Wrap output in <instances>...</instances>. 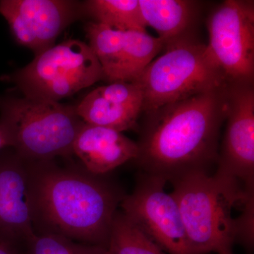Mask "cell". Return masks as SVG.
<instances>
[{"instance_id":"cell-2","label":"cell","mask_w":254,"mask_h":254,"mask_svg":"<svg viewBox=\"0 0 254 254\" xmlns=\"http://www.w3.org/2000/svg\"><path fill=\"white\" fill-rule=\"evenodd\" d=\"M228 85L147 114L135 160L145 175L172 182L188 174L208 173L218 162Z\"/></svg>"},{"instance_id":"cell-12","label":"cell","mask_w":254,"mask_h":254,"mask_svg":"<svg viewBox=\"0 0 254 254\" xmlns=\"http://www.w3.org/2000/svg\"><path fill=\"white\" fill-rule=\"evenodd\" d=\"M138 154L137 143L122 132L85 123L73 144V155L79 159L82 166L99 176L136 160Z\"/></svg>"},{"instance_id":"cell-5","label":"cell","mask_w":254,"mask_h":254,"mask_svg":"<svg viewBox=\"0 0 254 254\" xmlns=\"http://www.w3.org/2000/svg\"><path fill=\"white\" fill-rule=\"evenodd\" d=\"M135 80L143 93L141 112L148 114L171 103L218 89L230 83L206 45L185 36L164 46Z\"/></svg>"},{"instance_id":"cell-16","label":"cell","mask_w":254,"mask_h":254,"mask_svg":"<svg viewBox=\"0 0 254 254\" xmlns=\"http://www.w3.org/2000/svg\"><path fill=\"white\" fill-rule=\"evenodd\" d=\"M123 62L120 81L133 82L163 50V41L158 37L138 30L125 31Z\"/></svg>"},{"instance_id":"cell-9","label":"cell","mask_w":254,"mask_h":254,"mask_svg":"<svg viewBox=\"0 0 254 254\" xmlns=\"http://www.w3.org/2000/svg\"><path fill=\"white\" fill-rule=\"evenodd\" d=\"M226 130L218 155L217 175L254 193V90L252 83L227 87Z\"/></svg>"},{"instance_id":"cell-21","label":"cell","mask_w":254,"mask_h":254,"mask_svg":"<svg viewBox=\"0 0 254 254\" xmlns=\"http://www.w3.org/2000/svg\"><path fill=\"white\" fill-rule=\"evenodd\" d=\"M0 254H26V250L0 235Z\"/></svg>"},{"instance_id":"cell-22","label":"cell","mask_w":254,"mask_h":254,"mask_svg":"<svg viewBox=\"0 0 254 254\" xmlns=\"http://www.w3.org/2000/svg\"><path fill=\"white\" fill-rule=\"evenodd\" d=\"M6 148H9V138L4 128L0 125V151Z\"/></svg>"},{"instance_id":"cell-3","label":"cell","mask_w":254,"mask_h":254,"mask_svg":"<svg viewBox=\"0 0 254 254\" xmlns=\"http://www.w3.org/2000/svg\"><path fill=\"white\" fill-rule=\"evenodd\" d=\"M193 254L221 253L232 250L236 242V218L233 207L254 196L237 182L215 174L198 172L172 182Z\"/></svg>"},{"instance_id":"cell-14","label":"cell","mask_w":254,"mask_h":254,"mask_svg":"<svg viewBox=\"0 0 254 254\" xmlns=\"http://www.w3.org/2000/svg\"><path fill=\"white\" fill-rule=\"evenodd\" d=\"M145 26L158 33L164 45L184 36L193 18V4L183 0H138Z\"/></svg>"},{"instance_id":"cell-7","label":"cell","mask_w":254,"mask_h":254,"mask_svg":"<svg viewBox=\"0 0 254 254\" xmlns=\"http://www.w3.org/2000/svg\"><path fill=\"white\" fill-rule=\"evenodd\" d=\"M208 53L229 82L252 83L254 73L253 1L227 0L208 19Z\"/></svg>"},{"instance_id":"cell-4","label":"cell","mask_w":254,"mask_h":254,"mask_svg":"<svg viewBox=\"0 0 254 254\" xmlns=\"http://www.w3.org/2000/svg\"><path fill=\"white\" fill-rule=\"evenodd\" d=\"M83 123L76 106L25 95L0 96V125L9 148L27 161L70 158Z\"/></svg>"},{"instance_id":"cell-8","label":"cell","mask_w":254,"mask_h":254,"mask_svg":"<svg viewBox=\"0 0 254 254\" xmlns=\"http://www.w3.org/2000/svg\"><path fill=\"white\" fill-rule=\"evenodd\" d=\"M166 182L142 175L120 205L123 213L168 254H193L176 200L165 191Z\"/></svg>"},{"instance_id":"cell-1","label":"cell","mask_w":254,"mask_h":254,"mask_svg":"<svg viewBox=\"0 0 254 254\" xmlns=\"http://www.w3.org/2000/svg\"><path fill=\"white\" fill-rule=\"evenodd\" d=\"M26 162L35 233L108 248L117 208L125 196L122 190L81 164Z\"/></svg>"},{"instance_id":"cell-11","label":"cell","mask_w":254,"mask_h":254,"mask_svg":"<svg viewBox=\"0 0 254 254\" xmlns=\"http://www.w3.org/2000/svg\"><path fill=\"white\" fill-rule=\"evenodd\" d=\"M35 235L27 162L11 148L0 151V235L26 250Z\"/></svg>"},{"instance_id":"cell-23","label":"cell","mask_w":254,"mask_h":254,"mask_svg":"<svg viewBox=\"0 0 254 254\" xmlns=\"http://www.w3.org/2000/svg\"><path fill=\"white\" fill-rule=\"evenodd\" d=\"M218 254H233V253H232V250H227L225 251V252H221V253Z\"/></svg>"},{"instance_id":"cell-15","label":"cell","mask_w":254,"mask_h":254,"mask_svg":"<svg viewBox=\"0 0 254 254\" xmlns=\"http://www.w3.org/2000/svg\"><path fill=\"white\" fill-rule=\"evenodd\" d=\"M86 31L88 45L101 65L104 77L112 83L120 81L125 31L97 22L88 23Z\"/></svg>"},{"instance_id":"cell-10","label":"cell","mask_w":254,"mask_h":254,"mask_svg":"<svg viewBox=\"0 0 254 254\" xmlns=\"http://www.w3.org/2000/svg\"><path fill=\"white\" fill-rule=\"evenodd\" d=\"M78 4L66 0H2L0 14L19 44L36 55L55 46L58 36L79 14Z\"/></svg>"},{"instance_id":"cell-6","label":"cell","mask_w":254,"mask_h":254,"mask_svg":"<svg viewBox=\"0 0 254 254\" xmlns=\"http://www.w3.org/2000/svg\"><path fill=\"white\" fill-rule=\"evenodd\" d=\"M103 77V68L91 47L78 40L44 50L27 66L6 76L23 95L57 102Z\"/></svg>"},{"instance_id":"cell-13","label":"cell","mask_w":254,"mask_h":254,"mask_svg":"<svg viewBox=\"0 0 254 254\" xmlns=\"http://www.w3.org/2000/svg\"><path fill=\"white\" fill-rule=\"evenodd\" d=\"M76 110L85 123L120 132L136 128L141 112L134 89L123 82L95 88L76 105Z\"/></svg>"},{"instance_id":"cell-19","label":"cell","mask_w":254,"mask_h":254,"mask_svg":"<svg viewBox=\"0 0 254 254\" xmlns=\"http://www.w3.org/2000/svg\"><path fill=\"white\" fill-rule=\"evenodd\" d=\"M107 249L86 245L60 235L36 234L26 246V254H106Z\"/></svg>"},{"instance_id":"cell-18","label":"cell","mask_w":254,"mask_h":254,"mask_svg":"<svg viewBox=\"0 0 254 254\" xmlns=\"http://www.w3.org/2000/svg\"><path fill=\"white\" fill-rule=\"evenodd\" d=\"M106 254H168L123 212L114 218Z\"/></svg>"},{"instance_id":"cell-20","label":"cell","mask_w":254,"mask_h":254,"mask_svg":"<svg viewBox=\"0 0 254 254\" xmlns=\"http://www.w3.org/2000/svg\"><path fill=\"white\" fill-rule=\"evenodd\" d=\"M243 205V213L236 218V242L252 247L254 244V197L248 198Z\"/></svg>"},{"instance_id":"cell-17","label":"cell","mask_w":254,"mask_h":254,"mask_svg":"<svg viewBox=\"0 0 254 254\" xmlns=\"http://www.w3.org/2000/svg\"><path fill=\"white\" fill-rule=\"evenodd\" d=\"M86 8L97 23L119 31H146L138 0H91Z\"/></svg>"}]
</instances>
